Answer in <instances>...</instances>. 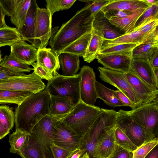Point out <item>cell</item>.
<instances>
[{
	"instance_id": "e0dca14e",
	"label": "cell",
	"mask_w": 158,
	"mask_h": 158,
	"mask_svg": "<svg viewBox=\"0 0 158 158\" xmlns=\"http://www.w3.org/2000/svg\"><path fill=\"white\" fill-rule=\"evenodd\" d=\"M92 30L104 39L111 40L124 34L113 25L101 10L95 15L92 25Z\"/></svg>"
},
{
	"instance_id": "1f68e13d",
	"label": "cell",
	"mask_w": 158,
	"mask_h": 158,
	"mask_svg": "<svg viewBox=\"0 0 158 158\" xmlns=\"http://www.w3.org/2000/svg\"><path fill=\"white\" fill-rule=\"evenodd\" d=\"M0 67L19 72H29L34 70L33 68L22 62L11 52L1 59Z\"/></svg>"
},
{
	"instance_id": "94428289",
	"label": "cell",
	"mask_w": 158,
	"mask_h": 158,
	"mask_svg": "<svg viewBox=\"0 0 158 158\" xmlns=\"http://www.w3.org/2000/svg\"><path fill=\"white\" fill-rule=\"evenodd\" d=\"M1 52H0V62L1 60Z\"/></svg>"
},
{
	"instance_id": "6125c7cd",
	"label": "cell",
	"mask_w": 158,
	"mask_h": 158,
	"mask_svg": "<svg viewBox=\"0 0 158 158\" xmlns=\"http://www.w3.org/2000/svg\"><path fill=\"white\" fill-rule=\"evenodd\" d=\"M3 138L0 135V139H2Z\"/></svg>"
},
{
	"instance_id": "3957f363",
	"label": "cell",
	"mask_w": 158,
	"mask_h": 158,
	"mask_svg": "<svg viewBox=\"0 0 158 158\" xmlns=\"http://www.w3.org/2000/svg\"><path fill=\"white\" fill-rule=\"evenodd\" d=\"M100 112V108L99 107L86 104L80 99L72 110L61 120L69 127L83 137Z\"/></svg>"
},
{
	"instance_id": "8fae6325",
	"label": "cell",
	"mask_w": 158,
	"mask_h": 158,
	"mask_svg": "<svg viewBox=\"0 0 158 158\" xmlns=\"http://www.w3.org/2000/svg\"><path fill=\"white\" fill-rule=\"evenodd\" d=\"M99 77L103 81L117 88L126 95L134 104V108L139 106L132 88L124 73L99 67Z\"/></svg>"
},
{
	"instance_id": "f907efd6",
	"label": "cell",
	"mask_w": 158,
	"mask_h": 158,
	"mask_svg": "<svg viewBox=\"0 0 158 158\" xmlns=\"http://www.w3.org/2000/svg\"><path fill=\"white\" fill-rule=\"evenodd\" d=\"M114 92L117 98L124 104L126 106L130 107L132 109L134 108V104L123 92L118 90H114Z\"/></svg>"
},
{
	"instance_id": "74e56055",
	"label": "cell",
	"mask_w": 158,
	"mask_h": 158,
	"mask_svg": "<svg viewBox=\"0 0 158 158\" xmlns=\"http://www.w3.org/2000/svg\"><path fill=\"white\" fill-rule=\"evenodd\" d=\"M114 136L117 145L131 152L137 148L116 123L115 126Z\"/></svg>"
},
{
	"instance_id": "f6af8a7d",
	"label": "cell",
	"mask_w": 158,
	"mask_h": 158,
	"mask_svg": "<svg viewBox=\"0 0 158 158\" xmlns=\"http://www.w3.org/2000/svg\"><path fill=\"white\" fill-rule=\"evenodd\" d=\"M19 0H0V4L6 15L11 17Z\"/></svg>"
},
{
	"instance_id": "816d5d0a",
	"label": "cell",
	"mask_w": 158,
	"mask_h": 158,
	"mask_svg": "<svg viewBox=\"0 0 158 158\" xmlns=\"http://www.w3.org/2000/svg\"><path fill=\"white\" fill-rule=\"evenodd\" d=\"M132 13L129 11L118 10L109 12L104 14L108 19L112 17L122 19L128 16Z\"/></svg>"
},
{
	"instance_id": "44dd1931",
	"label": "cell",
	"mask_w": 158,
	"mask_h": 158,
	"mask_svg": "<svg viewBox=\"0 0 158 158\" xmlns=\"http://www.w3.org/2000/svg\"><path fill=\"white\" fill-rule=\"evenodd\" d=\"M16 153L22 158H51L30 133L27 135L23 146Z\"/></svg>"
},
{
	"instance_id": "2e32d148",
	"label": "cell",
	"mask_w": 158,
	"mask_h": 158,
	"mask_svg": "<svg viewBox=\"0 0 158 158\" xmlns=\"http://www.w3.org/2000/svg\"><path fill=\"white\" fill-rule=\"evenodd\" d=\"M130 70L149 85L158 89V77L148 60L132 58Z\"/></svg>"
},
{
	"instance_id": "9c48e42d",
	"label": "cell",
	"mask_w": 158,
	"mask_h": 158,
	"mask_svg": "<svg viewBox=\"0 0 158 158\" xmlns=\"http://www.w3.org/2000/svg\"><path fill=\"white\" fill-rule=\"evenodd\" d=\"M63 117L53 116L49 114L45 116L35 125L30 134L38 142L47 152L51 158H53L51 147L53 144V125Z\"/></svg>"
},
{
	"instance_id": "f546056e",
	"label": "cell",
	"mask_w": 158,
	"mask_h": 158,
	"mask_svg": "<svg viewBox=\"0 0 158 158\" xmlns=\"http://www.w3.org/2000/svg\"><path fill=\"white\" fill-rule=\"evenodd\" d=\"M92 34L85 56V61L90 63L97 59L100 55L104 39L95 32L92 29Z\"/></svg>"
},
{
	"instance_id": "8d00e7d4",
	"label": "cell",
	"mask_w": 158,
	"mask_h": 158,
	"mask_svg": "<svg viewBox=\"0 0 158 158\" xmlns=\"http://www.w3.org/2000/svg\"><path fill=\"white\" fill-rule=\"evenodd\" d=\"M15 123V114L12 109L6 105L0 106V125L10 131Z\"/></svg>"
},
{
	"instance_id": "ffe728a7",
	"label": "cell",
	"mask_w": 158,
	"mask_h": 158,
	"mask_svg": "<svg viewBox=\"0 0 158 158\" xmlns=\"http://www.w3.org/2000/svg\"><path fill=\"white\" fill-rule=\"evenodd\" d=\"M10 47V52L23 63L32 66L37 60L38 49L22 39Z\"/></svg>"
},
{
	"instance_id": "7bdbcfd3",
	"label": "cell",
	"mask_w": 158,
	"mask_h": 158,
	"mask_svg": "<svg viewBox=\"0 0 158 158\" xmlns=\"http://www.w3.org/2000/svg\"><path fill=\"white\" fill-rule=\"evenodd\" d=\"M85 2L88 9L94 16L101 9L109 2V0H80Z\"/></svg>"
},
{
	"instance_id": "ac0fdd59",
	"label": "cell",
	"mask_w": 158,
	"mask_h": 158,
	"mask_svg": "<svg viewBox=\"0 0 158 158\" xmlns=\"http://www.w3.org/2000/svg\"><path fill=\"white\" fill-rule=\"evenodd\" d=\"M115 126L101 135L95 145L93 158H106L113 154L116 146L114 136Z\"/></svg>"
},
{
	"instance_id": "5bb4252c",
	"label": "cell",
	"mask_w": 158,
	"mask_h": 158,
	"mask_svg": "<svg viewBox=\"0 0 158 158\" xmlns=\"http://www.w3.org/2000/svg\"><path fill=\"white\" fill-rule=\"evenodd\" d=\"M124 73L132 88L139 106L158 101V89L149 85L130 70Z\"/></svg>"
},
{
	"instance_id": "6f0895ef",
	"label": "cell",
	"mask_w": 158,
	"mask_h": 158,
	"mask_svg": "<svg viewBox=\"0 0 158 158\" xmlns=\"http://www.w3.org/2000/svg\"><path fill=\"white\" fill-rule=\"evenodd\" d=\"M143 1L149 6L158 5V0H143Z\"/></svg>"
},
{
	"instance_id": "5b68a950",
	"label": "cell",
	"mask_w": 158,
	"mask_h": 158,
	"mask_svg": "<svg viewBox=\"0 0 158 158\" xmlns=\"http://www.w3.org/2000/svg\"><path fill=\"white\" fill-rule=\"evenodd\" d=\"M78 74L66 76L58 73L48 81L45 89L50 96L69 98L76 104L80 100Z\"/></svg>"
},
{
	"instance_id": "7dc6e473",
	"label": "cell",
	"mask_w": 158,
	"mask_h": 158,
	"mask_svg": "<svg viewBox=\"0 0 158 158\" xmlns=\"http://www.w3.org/2000/svg\"><path fill=\"white\" fill-rule=\"evenodd\" d=\"M51 148L53 158H68L73 152L54 144L51 147Z\"/></svg>"
},
{
	"instance_id": "7c38bea8",
	"label": "cell",
	"mask_w": 158,
	"mask_h": 158,
	"mask_svg": "<svg viewBox=\"0 0 158 158\" xmlns=\"http://www.w3.org/2000/svg\"><path fill=\"white\" fill-rule=\"evenodd\" d=\"M81 100L85 103L94 106L97 98L96 89V76L93 68L87 65L82 67L78 74Z\"/></svg>"
},
{
	"instance_id": "83f0119b",
	"label": "cell",
	"mask_w": 158,
	"mask_h": 158,
	"mask_svg": "<svg viewBox=\"0 0 158 158\" xmlns=\"http://www.w3.org/2000/svg\"><path fill=\"white\" fill-rule=\"evenodd\" d=\"M92 30L67 46L60 53H69L83 57L85 55L91 37Z\"/></svg>"
},
{
	"instance_id": "ba28073f",
	"label": "cell",
	"mask_w": 158,
	"mask_h": 158,
	"mask_svg": "<svg viewBox=\"0 0 158 158\" xmlns=\"http://www.w3.org/2000/svg\"><path fill=\"white\" fill-rule=\"evenodd\" d=\"M61 119L56 121L53 125L54 144L71 152L80 149L82 137L65 124Z\"/></svg>"
},
{
	"instance_id": "9a60e30c",
	"label": "cell",
	"mask_w": 158,
	"mask_h": 158,
	"mask_svg": "<svg viewBox=\"0 0 158 158\" xmlns=\"http://www.w3.org/2000/svg\"><path fill=\"white\" fill-rule=\"evenodd\" d=\"M132 58L131 51L100 55L97 59L105 68L126 73L130 70Z\"/></svg>"
},
{
	"instance_id": "680465c9",
	"label": "cell",
	"mask_w": 158,
	"mask_h": 158,
	"mask_svg": "<svg viewBox=\"0 0 158 158\" xmlns=\"http://www.w3.org/2000/svg\"><path fill=\"white\" fill-rule=\"evenodd\" d=\"M9 131L5 130L2 126L0 125V135L5 136L9 134Z\"/></svg>"
},
{
	"instance_id": "30bf717a",
	"label": "cell",
	"mask_w": 158,
	"mask_h": 158,
	"mask_svg": "<svg viewBox=\"0 0 158 158\" xmlns=\"http://www.w3.org/2000/svg\"><path fill=\"white\" fill-rule=\"evenodd\" d=\"M128 112L137 123L156 136L157 132L158 101L139 106Z\"/></svg>"
},
{
	"instance_id": "d4e9b609",
	"label": "cell",
	"mask_w": 158,
	"mask_h": 158,
	"mask_svg": "<svg viewBox=\"0 0 158 158\" xmlns=\"http://www.w3.org/2000/svg\"><path fill=\"white\" fill-rule=\"evenodd\" d=\"M50 96V115L64 117L72 110L75 106L70 98Z\"/></svg>"
},
{
	"instance_id": "d6a6232c",
	"label": "cell",
	"mask_w": 158,
	"mask_h": 158,
	"mask_svg": "<svg viewBox=\"0 0 158 158\" xmlns=\"http://www.w3.org/2000/svg\"><path fill=\"white\" fill-rule=\"evenodd\" d=\"M32 94L27 91L0 89V104H15L18 105Z\"/></svg>"
},
{
	"instance_id": "be15d7a7",
	"label": "cell",
	"mask_w": 158,
	"mask_h": 158,
	"mask_svg": "<svg viewBox=\"0 0 158 158\" xmlns=\"http://www.w3.org/2000/svg\"><path fill=\"white\" fill-rule=\"evenodd\" d=\"M79 158H84V156H83V155L82 156H81Z\"/></svg>"
},
{
	"instance_id": "4316f807",
	"label": "cell",
	"mask_w": 158,
	"mask_h": 158,
	"mask_svg": "<svg viewBox=\"0 0 158 158\" xmlns=\"http://www.w3.org/2000/svg\"><path fill=\"white\" fill-rule=\"evenodd\" d=\"M146 40V38L136 30L114 39L104 40L101 49L122 44H134L138 46L145 42Z\"/></svg>"
},
{
	"instance_id": "ab89813d",
	"label": "cell",
	"mask_w": 158,
	"mask_h": 158,
	"mask_svg": "<svg viewBox=\"0 0 158 158\" xmlns=\"http://www.w3.org/2000/svg\"><path fill=\"white\" fill-rule=\"evenodd\" d=\"M158 19V5L149 6L137 22L135 31L149 22Z\"/></svg>"
},
{
	"instance_id": "e575fe53",
	"label": "cell",
	"mask_w": 158,
	"mask_h": 158,
	"mask_svg": "<svg viewBox=\"0 0 158 158\" xmlns=\"http://www.w3.org/2000/svg\"><path fill=\"white\" fill-rule=\"evenodd\" d=\"M22 39L17 28L7 26L0 28V47L5 46H10Z\"/></svg>"
},
{
	"instance_id": "8992f818",
	"label": "cell",
	"mask_w": 158,
	"mask_h": 158,
	"mask_svg": "<svg viewBox=\"0 0 158 158\" xmlns=\"http://www.w3.org/2000/svg\"><path fill=\"white\" fill-rule=\"evenodd\" d=\"M116 123L137 147L156 137L133 118L128 111L120 110L116 112Z\"/></svg>"
},
{
	"instance_id": "cb8c5ba5",
	"label": "cell",
	"mask_w": 158,
	"mask_h": 158,
	"mask_svg": "<svg viewBox=\"0 0 158 158\" xmlns=\"http://www.w3.org/2000/svg\"><path fill=\"white\" fill-rule=\"evenodd\" d=\"M147 8L139 9L128 16L122 19L112 17L109 19L111 23L124 34L135 31V24L138 19Z\"/></svg>"
},
{
	"instance_id": "d6986e66",
	"label": "cell",
	"mask_w": 158,
	"mask_h": 158,
	"mask_svg": "<svg viewBox=\"0 0 158 158\" xmlns=\"http://www.w3.org/2000/svg\"><path fill=\"white\" fill-rule=\"evenodd\" d=\"M38 7L36 1L31 0L25 23L21 28L17 29L22 40L27 41L34 46L35 43V32Z\"/></svg>"
},
{
	"instance_id": "11a10c76",
	"label": "cell",
	"mask_w": 158,
	"mask_h": 158,
	"mask_svg": "<svg viewBox=\"0 0 158 158\" xmlns=\"http://www.w3.org/2000/svg\"><path fill=\"white\" fill-rule=\"evenodd\" d=\"M155 147L144 158H158V148Z\"/></svg>"
},
{
	"instance_id": "277c9868",
	"label": "cell",
	"mask_w": 158,
	"mask_h": 158,
	"mask_svg": "<svg viewBox=\"0 0 158 158\" xmlns=\"http://www.w3.org/2000/svg\"><path fill=\"white\" fill-rule=\"evenodd\" d=\"M116 112L113 110L100 108V112L90 128L82 137L80 149L93 158L95 147L99 137L116 124Z\"/></svg>"
},
{
	"instance_id": "4fadbf2b",
	"label": "cell",
	"mask_w": 158,
	"mask_h": 158,
	"mask_svg": "<svg viewBox=\"0 0 158 158\" xmlns=\"http://www.w3.org/2000/svg\"><path fill=\"white\" fill-rule=\"evenodd\" d=\"M52 17L46 9L37 8L35 32L34 46L37 49L46 48L52 35Z\"/></svg>"
},
{
	"instance_id": "f35d334b",
	"label": "cell",
	"mask_w": 158,
	"mask_h": 158,
	"mask_svg": "<svg viewBox=\"0 0 158 158\" xmlns=\"http://www.w3.org/2000/svg\"><path fill=\"white\" fill-rule=\"evenodd\" d=\"M76 0H46L45 6L52 17L54 13L70 8Z\"/></svg>"
},
{
	"instance_id": "7402d4cb",
	"label": "cell",
	"mask_w": 158,
	"mask_h": 158,
	"mask_svg": "<svg viewBox=\"0 0 158 158\" xmlns=\"http://www.w3.org/2000/svg\"><path fill=\"white\" fill-rule=\"evenodd\" d=\"M36 63L49 71L53 75L60 68L58 55L51 48L38 49Z\"/></svg>"
},
{
	"instance_id": "4dcf8cb0",
	"label": "cell",
	"mask_w": 158,
	"mask_h": 158,
	"mask_svg": "<svg viewBox=\"0 0 158 158\" xmlns=\"http://www.w3.org/2000/svg\"><path fill=\"white\" fill-rule=\"evenodd\" d=\"M31 0H19L10 17L11 23L17 29L21 28L25 21Z\"/></svg>"
},
{
	"instance_id": "d590c367",
	"label": "cell",
	"mask_w": 158,
	"mask_h": 158,
	"mask_svg": "<svg viewBox=\"0 0 158 158\" xmlns=\"http://www.w3.org/2000/svg\"><path fill=\"white\" fill-rule=\"evenodd\" d=\"M29 133L17 128L15 129L14 132L9 135V142L10 146V152L16 154L23 146Z\"/></svg>"
},
{
	"instance_id": "91938a15",
	"label": "cell",
	"mask_w": 158,
	"mask_h": 158,
	"mask_svg": "<svg viewBox=\"0 0 158 158\" xmlns=\"http://www.w3.org/2000/svg\"><path fill=\"white\" fill-rule=\"evenodd\" d=\"M84 158H89L88 154L85 152L83 155Z\"/></svg>"
},
{
	"instance_id": "03108f58",
	"label": "cell",
	"mask_w": 158,
	"mask_h": 158,
	"mask_svg": "<svg viewBox=\"0 0 158 158\" xmlns=\"http://www.w3.org/2000/svg\"><path fill=\"white\" fill-rule=\"evenodd\" d=\"M2 68L0 67V71L2 70Z\"/></svg>"
},
{
	"instance_id": "e7e4bbea",
	"label": "cell",
	"mask_w": 158,
	"mask_h": 158,
	"mask_svg": "<svg viewBox=\"0 0 158 158\" xmlns=\"http://www.w3.org/2000/svg\"><path fill=\"white\" fill-rule=\"evenodd\" d=\"M106 158H112V155L111 156H109V157H107Z\"/></svg>"
},
{
	"instance_id": "9f6ffc18",
	"label": "cell",
	"mask_w": 158,
	"mask_h": 158,
	"mask_svg": "<svg viewBox=\"0 0 158 158\" xmlns=\"http://www.w3.org/2000/svg\"><path fill=\"white\" fill-rule=\"evenodd\" d=\"M84 154L83 152L80 149L73 151L71 156L68 158H79Z\"/></svg>"
},
{
	"instance_id": "c3c4849f",
	"label": "cell",
	"mask_w": 158,
	"mask_h": 158,
	"mask_svg": "<svg viewBox=\"0 0 158 158\" xmlns=\"http://www.w3.org/2000/svg\"><path fill=\"white\" fill-rule=\"evenodd\" d=\"M112 158H133V153L116 145Z\"/></svg>"
},
{
	"instance_id": "603a6c76",
	"label": "cell",
	"mask_w": 158,
	"mask_h": 158,
	"mask_svg": "<svg viewBox=\"0 0 158 158\" xmlns=\"http://www.w3.org/2000/svg\"><path fill=\"white\" fill-rule=\"evenodd\" d=\"M149 6L143 0H109L100 10L104 13L118 10L133 12L139 9Z\"/></svg>"
},
{
	"instance_id": "b9f144b4",
	"label": "cell",
	"mask_w": 158,
	"mask_h": 158,
	"mask_svg": "<svg viewBox=\"0 0 158 158\" xmlns=\"http://www.w3.org/2000/svg\"><path fill=\"white\" fill-rule=\"evenodd\" d=\"M138 45L134 44H119L101 49L100 55L127 52L131 51Z\"/></svg>"
},
{
	"instance_id": "ee69618b",
	"label": "cell",
	"mask_w": 158,
	"mask_h": 158,
	"mask_svg": "<svg viewBox=\"0 0 158 158\" xmlns=\"http://www.w3.org/2000/svg\"><path fill=\"white\" fill-rule=\"evenodd\" d=\"M32 66L33 67L34 72L41 79H44L48 81L53 77L52 74L36 62H35Z\"/></svg>"
},
{
	"instance_id": "bcb514c9",
	"label": "cell",
	"mask_w": 158,
	"mask_h": 158,
	"mask_svg": "<svg viewBox=\"0 0 158 158\" xmlns=\"http://www.w3.org/2000/svg\"><path fill=\"white\" fill-rule=\"evenodd\" d=\"M158 26V19L152 20L136 30H138L147 40V37Z\"/></svg>"
},
{
	"instance_id": "52a82bcc",
	"label": "cell",
	"mask_w": 158,
	"mask_h": 158,
	"mask_svg": "<svg viewBox=\"0 0 158 158\" xmlns=\"http://www.w3.org/2000/svg\"><path fill=\"white\" fill-rule=\"evenodd\" d=\"M46 86L41 78L34 72L28 75L0 80V89L27 91L34 94L44 90Z\"/></svg>"
},
{
	"instance_id": "484cf974",
	"label": "cell",
	"mask_w": 158,
	"mask_h": 158,
	"mask_svg": "<svg viewBox=\"0 0 158 158\" xmlns=\"http://www.w3.org/2000/svg\"><path fill=\"white\" fill-rule=\"evenodd\" d=\"M60 65L62 71V75L72 76L77 74L79 70V57L71 54L62 52L58 56Z\"/></svg>"
},
{
	"instance_id": "7a4b0ae2",
	"label": "cell",
	"mask_w": 158,
	"mask_h": 158,
	"mask_svg": "<svg viewBox=\"0 0 158 158\" xmlns=\"http://www.w3.org/2000/svg\"><path fill=\"white\" fill-rule=\"evenodd\" d=\"M51 96L45 89L31 94L15 108L16 129L31 133L34 127L49 112Z\"/></svg>"
},
{
	"instance_id": "60d3db41",
	"label": "cell",
	"mask_w": 158,
	"mask_h": 158,
	"mask_svg": "<svg viewBox=\"0 0 158 158\" xmlns=\"http://www.w3.org/2000/svg\"><path fill=\"white\" fill-rule=\"evenodd\" d=\"M158 144L156 137L146 141L133 151V158H144Z\"/></svg>"
},
{
	"instance_id": "836d02e7",
	"label": "cell",
	"mask_w": 158,
	"mask_h": 158,
	"mask_svg": "<svg viewBox=\"0 0 158 158\" xmlns=\"http://www.w3.org/2000/svg\"><path fill=\"white\" fill-rule=\"evenodd\" d=\"M157 50H158V41H146L137 46L133 50L132 57L148 60Z\"/></svg>"
},
{
	"instance_id": "f5cc1de1",
	"label": "cell",
	"mask_w": 158,
	"mask_h": 158,
	"mask_svg": "<svg viewBox=\"0 0 158 158\" xmlns=\"http://www.w3.org/2000/svg\"><path fill=\"white\" fill-rule=\"evenodd\" d=\"M148 60L154 70L158 69V50L155 52Z\"/></svg>"
},
{
	"instance_id": "db71d44e",
	"label": "cell",
	"mask_w": 158,
	"mask_h": 158,
	"mask_svg": "<svg viewBox=\"0 0 158 158\" xmlns=\"http://www.w3.org/2000/svg\"><path fill=\"white\" fill-rule=\"evenodd\" d=\"M6 14L0 4V28L4 27L7 26L5 21V16Z\"/></svg>"
},
{
	"instance_id": "f1b7e54d",
	"label": "cell",
	"mask_w": 158,
	"mask_h": 158,
	"mask_svg": "<svg viewBox=\"0 0 158 158\" xmlns=\"http://www.w3.org/2000/svg\"><path fill=\"white\" fill-rule=\"evenodd\" d=\"M96 89L97 98L102 100L108 106L113 108L117 106H126L117 98L114 90L108 88L97 81L96 82Z\"/></svg>"
},
{
	"instance_id": "681fc988",
	"label": "cell",
	"mask_w": 158,
	"mask_h": 158,
	"mask_svg": "<svg viewBox=\"0 0 158 158\" xmlns=\"http://www.w3.org/2000/svg\"><path fill=\"white\" fill-rule=\"evenodd\" d=\"M23 72L15 71L11 70L2 68L0 71V80L10 77L25 75Z\"/></svg>"
},
{
	"instance_id": "6da1fadb",
	"label": "cell",
	"mask_w": 158,
	"mask_h": 158,
	"mask_svg": "<svg viewBox=\"0 0 158 158\" xmlns=\"http://www.w3.org/2000/svg\"><path fill=\"white\" fill-rule=\"evenodd\" d=\"M95 16L86 4L52 35L49 45L58 56L67 46L92 29Z\"/></svg>"
}]
</instances>
